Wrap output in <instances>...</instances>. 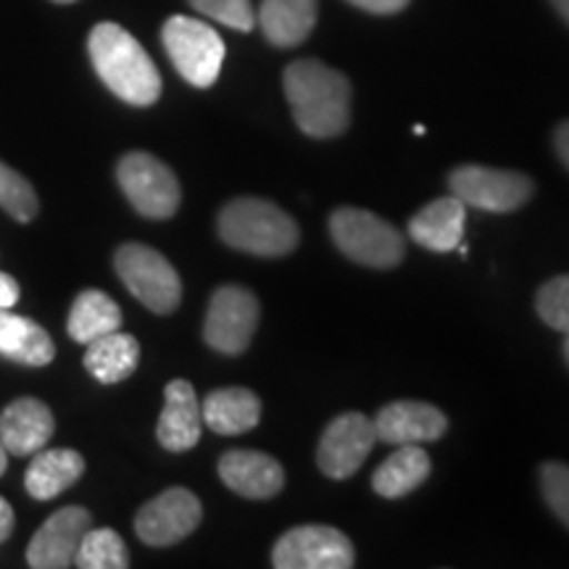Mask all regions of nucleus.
Segmentation results:
<instances>
[{
  "mask_svg": "<svg viewBox=\"0 0 569 569\" xmlns=\"http://www.w3.org/2000/svg\"><path fill=\"white\" fill-rule=\"evenodd\" d=\"M298 130L309 138H338L351 124V82L322 61H293L282 77Z\"/></svg>",
  "mask_w": 569,
  "mask_h": 569,
  "instance_id": "nucleus-1",
  "label": "nucleus"
},
{
  "mask_svg": "<svg viewBox=\"0 0 569 569\" xmlns=\"http://www.w3.org/2000/svg\"><path fill=\"white\" fill-rule=\"evenodd\" d=\"M88 53L101 82L124 103L146 109V106L159 101V69L146 53V48L124 27L113 24V21H101V24L92 27Z\"/></svg>",
  "mask_w": 569,
  "mask_h": 569,
  "instance_id": "nucleus-2",
  "label": "nucleus"
},
{
  "mask_svg": "<svg viewBox=\"0 0 569 569\" xmlns=\"http://www.w3.org/2000/svg\"><path fill=\"white\" fill-rule=\"evenodd\" d=\"M219 238L234 251L259 259H282L301 240L296 219L264 198H234L219 211Z\"/></svg>",
  "mask_w": 569,
  "mask_h": 569,
  "instance_id": "nucleus-3",
  "label": "nucleus"
},
{
  "mask_svg": "<svg viewBox=\"0 0 569 569\" xmlns=\"http://www.w3.org/2000/svg\"><path fill=\"white\" fill-rule=\"evenodd\" d=\"M330 234L340 253L356 264L372 269H393L401 264L403 253H407L403 234L393 224L372 211L353 209V206L332 211Z\"/></svg>",
  "mask_w": 569,
  "mask_h": 569,
  "instance_id": "nucleus-4",
  "label": "nucleus"
},
{
  "mask_svg": "<svg viewBox=\"0 0 569 569\" xmlns=\"http://www.w3.org/2000/svg\"><path fill=\"white\" fill-rule=\"evenodd\" d=\"M113 269L127 290L156 315H172L182 301V280L169 259L146 243H124L113 256Z\"/></svg>",
  "mask_w": 569,
  "mask_h": 569,
  "instance_id": "nucleus-5",
  "label": "nucleus"
},
{
  "mask_svg": "<svg viewBox=\"0 0 569 569\" xmlns=\"http://www.w3.org/2000/svg\"><path fill=\"white\" fill-rule=\"evenodd\" d=\"M161 42L184 82L206 90L219 80L224 63V40L206 21L193 17L167 19Z\"/></svg>",
  "mask_w": 569,
  "mask_h": 569,
  "instance_id": "nucleus-6",
  "label": "nucleus"
},
{
  "mask_svg": "<svg viewBox=\"0 0 569 569\" xmlns=\"http://www.w3.org/2000/svg\"><path fill=\"white\" fill-rule=\"evenodd\" d=\"M117 180L140 217L163 222L180 209L182 190L172 169L151 153H127L117 167Z\"/></svg>",
  "mask_w": 569,
  "mask_h": 569,
  "instance_id": "nucleus-7",
  "label": "nucleus"
},
{
  "mask_svg": "<svg viewBox=\"0 0 569 569\" xmlns=\"http://www.w3.org/2000/svg\"><path fill=\"white\" fill-rule=\"evenodd\" d=\"M448 188L465 206L490 213H511L522 209L536 193V182L528 174L511 169L465 163L448 174Z\"/></svg>",
  "mask_w": 569,
  "mask_h": 569,
  "instance_id": "nucleus-8",
  "label": "nucleus"
},
{
  "mask_svg": "<svg viewBox=\"0 0 569 569\" xmlns=\"http://www.w3.org/2000/svg\"><path fill=\"white\" fill-rule=\"evenodd\" d=\"M259 317V298L251 290L243 284H222L211 296L209 311H206V343L224 356H240L251 346Z\"/></svg>",
  "mask_w": 569,
  "mask_h": 569,
  "instance_id": "nucleus-9",
  "label": "nucleus"
},
{
  "mask_svg": "<svg viewBox=\"0 0 569 569\" xmlns=\"http://www.w3.org/2000/svg\"><path fill=\"white\" fill-rule=\"evenodd\" d=\"M277 569H351L353 543L330 525H301L288 530L272 549Z\"/></svg>",
  "mask_w": 569,
  "mask_h": 569,
  "instance_id": "nucleus-10",
  "label": "nucleus"
},
{
  "mask_svg": "<svg viewBox=\"0 0 569 569\" xmlns=\"http://www.w3.org/2000/svg\"><path fill=\"white\" fill-rule=\"evenodd\" d=\"M377 443L375 422L361 411L332 419L317 448V465L330 480H348L359 472Z\"/></svg>",
  "mask_w": 569,
  "mask_h": 569,
  "instance_id": "nucleus-11",
  "label": "nucleus"
},
{
  "mask_svg": "<svg viewBox=\"0 0 569 569\" xmlns=\"http://www.w3.org/2000/svg\"><path fill=\"white\" fill-rule=\"evenodd\" d=\"M201 519L203 507L196 493H190L188 488H169L138 511L134 532L142 543L163 549V546L180 543L190 532H196Z\"/></svg>",
  "mask_w": 569,
  "mask_h": 569,
  "instance_id": "nucleus-12",
  "label": "nucleus"
},
{
  "mask_svg": "<svg viewBox=\"0 0 569 569\" xmlns=\"http://www.w3.org/2000/svg\"><path fill=\"white\" fill-rule=\"evenodd\" d=\"M92 528V517L82 507H63L42 522L27 546V565L32 569H67L74 567L77 549L84 532Z\"/></svg>",
  "mask_w": 569,
  "mask_h": 569,
  "instance_id": "nucleus-13",
  "label": "nucleus"
},
{
  "mask_svg": "<svg viewBox=\"0 0 569 569\" xmlns=\"http://www.w3.org/2000/svg\"><path fill=\"white\" fill-rule=\"evenodd\" d=\"M377 440L388 446H425L443 438L448 417L425 401H396L377 411Z\"/></svg>",
  "mask_w": 569,
  "mask_h": 569,
  "instance_id": "nucleus-14",
  "label": "nucleus"
},
{
  "mask_svg": "<svg viewBox=\"0 0 569 569\" xmlns=\"http://www.w3.org/2000/svg\"><path fill=\"white\" fill-rule=\"evenodd\" d=\"M203 432V415L196 388L188 380H172L163 388V411L156 427L159 443L172 453H184L198 446Z\"/></svg>",
  "mask_w": 569,
  "mask_h": 569,
  "instance_id": "nucleus-15",
  "label": "nucleus"
},
{
  "mask_svg": "<svg viewBox=\"0 0 569 569\" xmlns=\"http://www.w3.org/2000/svg\"><path fill=\"white\" fill-rule=\"evenodd\" d=\"M219 478L232 493L267 501L284 488V469L264 451H227L219 459Z\"/></svg>",
  "mask_w": 569,
  "mask_h": 569,
  "instance_id": "nucleus-16",
  "label": "nucleus"
},
{
  "mask_svg": "<svg viewBox=\"0 0 569 569\" xmlns=\"http://www.w3.org/2000/svg\"><path fill=\"white\" fill-rule=\"evenodd\" d=\"M56 430L51 409L38 398H17L0 411V440L13 457H32L46 448Z\"/></svg>",
  "mask_w": 569,
  "mask_h": 569,
  "instance_id": "nucleus-17",
  "label": "nucleus"
},
{
  "mask_svg": "<svg viewBox=\"0 0 569 569\" xmlns=\"http://www.w3.org/2000/svg\"><path fill=\"white\" fill-rule=\"evenodd\" d=\"M465 222L467 206L451 193L430 201L409 219V238L427 251H457L461 238H465Z\"/></svg>",
  "mask_w": 569,
  "mask_h": 569,
  "instance_id": "nucleus-18",
  "label": "nucleus"
},
{
  "mask_svg": "<svg viewBox=\"0 0 569 569\" xmlns=\"http://www.w3.org/2000/svg\"><path fill=\"white\" fill-rule=\"evenodd\" d=\"M203 425L217 436H243L261 422V401L248 388L211 390L201 403Z\"/></svg>",
  "mask_w": 569,
  "mask_h": 569,
  "instance_id": "nucleus-19",
  "label": "nucleus"
},
{
  "mask_svg": "<svg viewBox=\"0 0 569 569\" xmlns=\"http://www.w3.org/2000/svg\"><path fill=\"white\" fill-rule=\"evenodd\" d=\"M317 0H264L259 9V27L277 48H296L315 32Z\"/></svg>",
  "mask_w": 569,
  "mask_h": 569,
  "instance_id": "nucleus-20",
  "label": "nucleus"
},
{
  "mask_svg": "<svg viewBox=\"0 0 569 569\" xmlns=\"http://www.w3.org/2000/svg\"><path fill=\"white\" fill-rule=\"evenodd\" d=\"M0 353L17 365L46 367L56 359V346L34 319L0 309Z\"/></svg>",
  "mask_w": 569,
  "mask_h": 569,
  "instance_id": "nucleus-21",
  "label": "nucleus"
},
{
  "mask_svg": "<svg viewBox=\"0 0 569 569\" xmlns=\"http://www.w3.org/2000/svg\"><path fill=\"white\" fill-rule=\"evenodd\" d=\"M84 475V459L74 448H51V451H38L27 469L24 488L27 493L38 501H51L69 490Z\"/></svg>",
  "mask_w": 569,
  "mask_h": 569,
  "instance_id": "nucleus-22",
  "label": "nucleus"
},
{
  "mask_svg": "<svg viewBox=\"0 0 569 569\" xmlns=\"http://www.w3.org/2000/svg\"><path fill=\"white\" fill-rule=\"evenodd\" d=\"M140 343L122 330H113L109 336L92 340L84 351L82 365L103 386H117L138 369Z\"/></svg>",
  "mask_w": 569,
  "mask_h": 569,
  "instance_id": "nucleus-23",
  "label": "nucleus"
},
{
  "mask_svg": "<svg viewBox=\"0 0 569 569\" xmlns=\"http://www.w3.org/2000/svg\"><path fill=\"white\" fill-rule=\"evenodd\" d=\"M432 461L422 446H398L372 475V488L382 498H403L422 486Z\"/></svg>",
  "mask_w": 569,
  "mask_h": 569,
  "instance_id": "nucleus-24",
  "label": "nucleus"
},
{
  "mask_svg": "<svg viewBox=\"0 0 569 569\" xmlns=\"http://www.w3.org/2000/svg\"><path fill=\"white\" fill-rule=\"evenodd\" d=\"M119 327H122V309L103 290H82L74 298V303H71L67 330L71 340H77V343L88 346L92 340L119 330Z\"/></svg>",
  "mask_w": 569,
  "mask_h": 569,
  "instance_id": "nucleus-25",
  "label": "nucleus"
},
{
  "mask_svg": "<svg viewBox=\"0 0 569 569\" xmlns=\"http://www.w3.org/2000/svg\"><path fill=\"white\" fill-rule=\"evenodd\" d=\"M74 567L80 569H124L130 567V551L119 532L109 528L84 532L80 549H77Z\"/></svg>",
  "mask_w": 569,
  "mask_h": 569,
  "instance_id": "nucleus-26",
  "label": "nucleus"
},
{
  "mask_svg": "<svg viewBox=\"0 0 569 569\" xmlns=\"http://www.w3.org/2000/svg\"><path fill=\"white\" fill-rule=\"evenodd\" d=\"M0 206L21 224L32 222L34 213L40 209L38 193H34L30 180L13 172L9 163L3 161H0Z\"/></svg>",
  "mask_w": 569,
  "mask_h": 569,
  "instance_id": "nucleus-27",
  "label": "nucleus"
},
{
  "mask_svg": "<svg viewBox=\"0 0 569 569\" xmlns=\"http://www.w3.org/2000/svg\"><path fill=\"white\" fill-rule=\"evenodd\" d=\"M538 317L559 332H569V274L551 277L549 282L540 284L536 296Z\"/></svg>",
  "mask_w": 569,
  "mask_h": 569,
  "instance_id": "nucleus-28",
  "label": "nucleus"
},
{
  "mask_svg": "<svg viewBox=\"0 0 569 569\" xmlns=\"http://www.w3.org/2000/svg\"><path fill=\"white\" fill-rule=\"evenodd\" d=\"M196 11L209 17L219 24L238 32H251L256 24V11L251 0H190Z\"/></svg>",
  "mask_w": 569,
  "mask_h": 569,
  "instance_id": "nucleus-29",
  "label": "nucleus"
},
{
  "mask_svg": "<svg viewBox=\"0 0 569 569\" xmlns=\"http://www.w3.org/2000/svg\"><path fill=\"white\" fill-rule=\"evenodd\" d=\"M540 490H543L549 509L569 530V465L546 461V465L540 467Z\"/></svg>",
  "mask_w": 569,
  "mask_h": 569,
  "instance_id": "nucleus-30",
  "label": "nucleus"
},
{
  "mask_svg": "<svg viewBox=\"0 0 569 569\" xmlns=\"http://www.w3.org/2000/svg\"><path fill=\"white\" fill-rule=\"evenodd\" d=\"M348 3L369 13H398L407 9L409 0H348Z\"/></svg>",
  "mask_w": 569,
  "mask_h": 569,
  "instance_id": "nucleus-31",
  "label": "nucleus"
},
{
  "mask_svg": "<svg viewBox=\"0 0 569 569\" xmlns=\"http://www.w3.org/2000/svg\"><path fill=\"white\" fill-rule=\"evenodd\" d=\"M19 301V282L11 274L0 272V309H11Z\"/></svg>",
  "mask_w": 569,
  "mask_h": 569,
  "instance_id": "nucleus-32",
  "label": "nucleus"
},
{
  "mask_svg": "<svg viewBox=\"0 0 569 569\" xmlns=\"http://www.w3.org/2000/svg\"><path fill=\"white\" fill-rule=\"evenodd\" d=\"M553 148H557L561 163L569 169V119L567 122H561L557 127V132H553Z\"/></svg>",
  "mask_w": 569,
  "mask_h": 569,
  "instance_id": "nucleus-33",
  "label": "nucleus"
},
{
  "mask_svg": "<svg viewBox=\"0 0 569 569\" xmlns=\"http://www.w3.org/2000/svg\"><path fill=\"white\" fill-rule=\"evenodd\" d=\"M11 532H13V509L11 503L0 496V543H6V540L11 538Z\"/></svg>",
  "mask_w": 569,
  "mask_h": 569,
  "instance_id": "nucleus-34",
  "label": "nucleus"
},
{
  "mask_svg": "<svg viewBox=\"0 0 569 569\" xmlns=\"http://www.w3.org/2000/svg\"><path fill=\"white\" fill-rule=\"evenodd\" d=\"M551 3H553V9L561 13V19L569 24V0H551Z\"/></svg>",
  "mask_w": 569,
  "mask_h": 569,
  "instance_id": "nucleus-35",
  "label": "nucleus"
},
{
  "mask_svg": "<svg viewBox=\"0 0 569 569\" xmlns=\"http://www.w3.org/2000/svg\"><path fill=\"white\" fill-rule=\"evenodd\" d=\"M6 467H9V451H6L3 440H0V475L6 472Z\"/></svg>",
  "mask_w": 569,
  "mask_h": 569,
  "instance_id": "nucleus-36",
  "label": "nucleus"
},
{
  "mask_svg": "<svg viewBox=\"0 0 569 569\" xmlns=\"http://www.w3.org/2000/svg\"><path fill=\"white\" fill-rule=\"evenodd\" d=\"M565 361H567V367H569V332H567V338H565Z\"/></svg>",
  "mask_w": 569,
  "mask_h": 569,
  "instance_id": "nucleus-37",
  "label": "nucleus"
},
{
  "mask_svg": "<svg viewBox=\"0 0 569 569\" xmlns=\"http://www.w3.org/2000/svg\"><path fill=\"white\" fill-rule=\"evenodd\" d=\"M53 3H77V0H53Z\"/></svg>",
  "mask_w": 569,
  "mask_h": 569,
  "instance_id": "nucleus-38",
  "label": "nucleus"
}]
</instances>
